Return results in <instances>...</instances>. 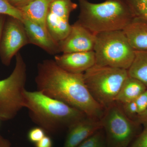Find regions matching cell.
I'll return each mask as SVG.
<instances>
[{
    "mask_svg": "<svg viewBox=\"0 0 147 147\" xmlns=\"http://www.w3.org/2000/svg\"><path fill=\"white\" fill-rule=\"evenodd\" d=\"M94 52L96 64L128 70L134 60L135 50L123 30L96 34Z\"/></svg>",
    "mask_w": 147,
    "mask_h": 147,
    "instance_id": "cell-4",
    "label": "cell"
},
{
    "mask_svg": "<svg viewBox=\"0 0 147 147\" xmlns=\"http://www.w3.org/2000/svg\"><path fill=\"white\" fill-rule=\"evenodd\" d=\"M46 132L40 127L31 129L28 134V138L30 142L36 144L46 135Z\"/></svg>",
    "mask_w": 147,
    "mask_h": 147,
    "instance_id": "cell-23",
    "label": "cell"
},
{
    "mask_svg": "<svg viewBox=\"0 0 147 147\" xmlns=\"http://www.w3.org/2000/svg\"><path fill=\"white\" fill-rule=\"evenodd\" d=\"M35 81L38 91L80 110L87 117L100 120L103 115L105 109L91 94L84 73H70L54 60L46 59L38 65Z\"/></svg>",
    "mask_w": 147,
    "mask_h": 147,
    "instance_id": "cell-1",
    "label": "cell"
},
{
    "mask_svg": "<svg viewBox=\"0 0 147 147\" xmlns=\"http://www.w3.org/2000/svg\"><path fill=\"white\" fill-rule=\"evenodd\" d=\"M0 147H11V143L0 134Z\"/></svg>",
    "mask_w": 147,
    "mask_h": 147,
    "instance_id": "cell-29",
    "label": "cell"
},
{
    "mask_svg": "<svg viewBox=\"0 0 147 147\" xmlns=\"http://www.w3.org/2000/svg\"><path fill=\"white\" fill-rule=\"evenodd\" d=\"M52 0H34L29 4L18 9L24 19L38 24L44 29L46 27V18Z\"/></svg>",
    "mask_w": 147,
    "mask_h": 147,
    "instance_id": "cell-14",
    "label": "cell"
},
{
    "mask_svg": "<svg viewBox=\"0 0 147 147\" xmlns=\"http://www.w3.org/2000/svg\"><path fill=\"white\" fill-rule=\"evenodd\" d=\"M7 17L1 37L0 58L3 64L9 66L19 50L30 43L22 21L11 16Z\"/></svg>",
    "mask_w": 147,
    "mask_h": 147,
    "instance_id": "cell-8",
    "label": "cell"
},
{
    "mask_svg": "<svg viewBox=\"0 0 147 147\" xmlns=\"http://www.w3.org/2000/svg\"><path fill=\"white\" fill-rule=\"evenodd\" d=\"M77 147H107L103 129L98 130Z\"/></svg>",
    "mask_w": 147,
    "mask_h": 147,
    "instance_id": "cell-20",
    "label": "cell"
},
{
    "mask_svg": "<svg viewBox=\"0 0 147 147\" xmlns=\"http://www.w3.org/2000/svg\"><path fill=\"white\" fill-rule=\"evenodd\" d=\"M14 7L19 9L29 4L34 0H8Z\"/></svg>",
    "mask_w": 147,
    "mask_h": 147,
    "instance_id": "cell-27",
    "label": "cell"
},
{
    "mask_svg": "<svg viewBox=\"0 0 147 147\" xmlns=\"http://www.w3.org/2000/svg\"><path fill=\"white\" fill-rule=\"evenodd\" d=\"M129 76L140 80L147 87V51H135L133 62L127 70Z\"/></svg>",
    "mask_w": 147,
    "mask_h": 147,
    "instance_id": "cell-17",
    "label": "cell"
},
{
    "mask_svg": "<svg viewBox=\"0 0 147 147\" xmlns=\"http://www.w3.org/2000/svg\"><path fill=\"white\" fill-rule=\"evenodd\" d=\"M134 18L147 20V0H124Z\"/></svg>",
    "mask_w": 147,
    "mask_h": 147,
    "instance_id": "cell-19",
    "label": "cell"
},
{
    "mask_svg": "<svg viewBox=\"0 0 147 147\" xmlns=\"http://www.w3.org/2000/svg\"><path fill=\"white\" fill-rule=\"evenodd\" d=\"M54 60L61 68L74 74L84 73L96 64L94 51L63 53L55 55Z\"/></svg>",
    "mask_w": 147,
    "mask_h": 147,
    "instance_id": "cell-11",
    "label": "cell"
},
{
    "mask_svg": "<svg viewBox=\"0 0 147 147\" xmlns=\"http://www.w3.org/2000/svg\"><path fill=\"white\" fill-rule=\"evenodd\" d=\"M26 108L32 121L46 133L56 134L84 118L86 115L76 108L41 92H24Z\"/></svg>",
    "mask_w": 147,
    "mask_h": 147,
    "instance_id": "cell-2",
    "label": "cell"
},
{
    "mask_svg": "<svg viewBox=\"0 0 147 147\" xmlns=\"http://www.w3.org/2000/svg\"><path fill=\"white\" fill-rule=\"evenodd\" d=\"M35 144V147H53L52 139L49 136L45 135L39 142Z\"/></svg>",
    "mask_w": 147,
    "mask_h": 147,
    "instance_id": "cell-26",
    "label": "cell"
},
{
    "mask_svg": "<svg viewBox=\"0 0 147 147\" xmlns=\"http://www.w3.org/2000/svg\"><path fill=\"white\" fill-rule=\"evenodd\" d=\"M0 14L14 17L22 21L24 20L21 10L13 6L8 0H0Z\"/></svg>",
    "mask_w": 147,
    "mask_h": 147,
    "instance_id": "cell-21",
    "label": "cell"
},
{
    "mask_svg": "<svg viewBox=\"0 0 147 147\" xmlns=\"http://www.w3.org/2000/svg\"><path fill=\"white\" fill-rule=\"evenodd\" d=\"M123 31L135 51H147V20L134 18Z\"/></svg>",
    "mask_w": 147,
    "mask_h": 147,
    "instance_id": "cell-13",
    "label": "cell"
},
{
    "mask_svg": "<svg viewBox=\"0 0 147 147\" xmlns=\"http://www.w3.org/2000/svg\"><path fill=\"white\" fill-rule=\"evenodd\" d=\"M22 22L30 44L38 46L50 55H56L61 53L59 42L53 39L47 30L27 19Z\"/></svg>",
    "mask_w": 147,
    "mask_h": 147,
    "instance_id": "cell-12",
    "label": "cell"
},
{
    "mask_svg": "<svg viewBox=\"0 0 147 147\" xmlns=\"http://www.w3.org/2000/svg\"><path fill=\"white\" fill-rule=\"evenodd\" d=\"M121 105L124 113L126 115L131 119L136 121L137 117L139 116V112L135 100Z\"/></svg>",
    "mask_w": 147,
    "mask_h": 147,
    "instance_id": "cell-22",
    "label": "cell"
},
{
    "mask_svg": "<svg viewBox=\"0 0 147 147\" xmlns=\"http://www.w3.org/2000/svg\"><path fill=\"white\" fill-rule=\"evenodd\" d=\"M96 34L76 21L71 25L70 32L59 42L61 53H69L93 51Z\"/></svg>",
    "mask_w": 147,
    "mask_h": 147,
    "instance_id": "cell-9",
    "label": "cell"
},
{
    "mask_svg": "<svg viewBox=\"0 0 147 147\" xmlns=\"http://www.w3.org/2000/svg\"><path fill=\"white\" fill-rule=\"evenodd\" d=\"M5 16L0 14V42H1V37L2 32L5 20Z\"/></svg>",
    "mask_w": 147,
    "mask_h": 147,
    "instance_id": "cell-30",
    "label": "cell"
},
{
    "mask_svg": "<svg viewBox=\"0 0 147 147\" xmlns=\"http://www.w3.org/2000/svg\"><path fill=\"white\" fill-rule=\"evenodd\" d=\"M46 23L48 32L58 42L66 37L71 29L69 21L59 18L50 12L47 14Z\"/></svg>",
    "mask_w": 147,
    "mask_h": 147,
    "instance_id": "cell-16",
    "label": "cell"
},
{
    "mask_svg": "<svg viewBox=\"0 0 147 147\" xmlns=\"http://www.w3.org/2000/svg\"><path fill=\"white\" fill-rule=\"evenodd\" d=\"M147 88L146 86L140 80L128 76L122 85L115 102L122 104L134 101Z\"/></svg>",
    "mask_w": 147,
    "mask_h": 147,
    "instance_id": "cell-15",
    "label": "cell"
},
{
    "mask_svg": "<svg viewBox=\"0 0 147 147\" xmlns=\"http://www.w3.org/2000/svg\"><path fill=\"white\" fill-rule=\"evenodd\" d=\"M128 147H147V127L144 128Z\"/></svg>",
    "mask_w": 147,
    "mask_h": 147,
    "instance_id": "cell-24",
    "label": "cell"
},
{
    "mask_svg": "<svg viewBox=\"0 0 147 147\" xmlns=\"http://www.w3.org/2000/svg\"><path fill=\"white\" fill-rule=\"evenodd\" d=\"M138 107L139 116L147 109V88L135 100Z\"/></svg>",
    "mask_w": 147,
    "mask_h": 147,
    "instance_id": "cell-25",
    "label": "cell"
},
{
    "mask_svg": "<svg viewBox=\"0 0 147 147\" xmlns=\"http://www.w3.org/2000/svg\"><path fill=\"white\" fill-rule=\"evenodd\" d=\"M136 121L144 127V128L147 127V109L144 113L138 116Z\"/></svg>",
    "mask_w": 147,
    "mask_h": 147,
    "instance_id": "cell-28",
    "label": "cell"
},
{
    "mask_svg": "<svg viewBox=\"0 0 147 147\" xmlns=\"http://www.w3.org/2000/svg\"><path fill=\"white\" fill-rule=\"evenodd\" d=\"M77 7L78 5L72 0H52L49 12L61 19L69 21L70 14Z\"/></svg>",
    "mask_w": 147,
    "mask_h": 147,
    "instance_id": "cell-18",
    "label": "cell"
},
{
    "mask_svg": "<svg viewBox=\"0 0 147 147\" xmlns=\"http://www.w3.org/2000/svg\"><path fill=\"white\" fill-rule=\"evenodd\" d=\"M27 79V65L21 53L16 55L13 71L0 80V119L7 121L16 117L26 108L24 92Z\"/></svg>",
    "mask_w": 147,
    "mask_h": 147,
    "instance_id": "cell-6",
    "label": "cell"
},
{
    "mask_svg": "<svg viewBox=\"0 0 147 147\" xmlns=\"http://www.w3.org/2000/svg\"><path fill=\"white\" fill-rule=\"evenodd\" d=\"M107 147H128L141 131V125L126 115L119 103L105 109L100 119Z\"/></svg>",
    "mask_w": 147,
    "mask_h": 147,
    "instance_id": "cell-7",
    "label": "cell"
},
{
    "mask_svg": "<svg viewBox=\"0 0 147 147\" xmlns=\"http://www.w3.org/2000/svg\"><path fill=\"white\" fill-rule=\"evenodd\" d=\"M102 129L100 119L86 116L69 127L63 147H77Z\"/></svg>",
    "mask_w": 147,
    "mask_h": 147,
    "instance_id": "cell-10",
    "label": "cell"
},
{
    "mask_svg": "<svg viewBox=\"0 0 147 147\" xmlns=\"http://www.w3.org/2000/svg\"><path fill=\"white\" fill-rule=\"evenodd\" d=\"M127 70L95 64L84 73V81L94 98L104 109L115 102Z\"/></svg>",
    "mask_w": 147,
    "mask_h": 147,
    "instance_id": "cell-5",
    "label": "cell"
},
{
    "mask_svg": "<svg viewBox=\"0 0 147 147\" xmlns=\"http://www.w3.org/2000/svg\"><path fill=\"white\" fill-rule=\"evenodd\" d=\"M79 13L77 21L95 34L123 30L134 18L124 0H105L93 3L78 0Z\"/></svg>",
    "mask_w": 147,
    "mask_h": 147,
    "instance_id": "cell-3",
    "label": "cell"
}]
</instances>
